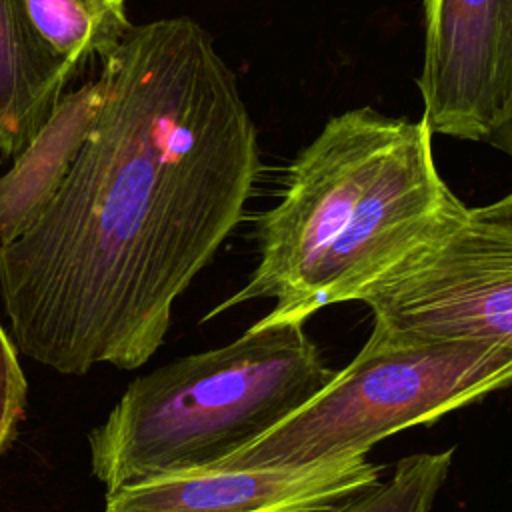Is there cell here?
I'll return each mask as SVG.
<instances>
[{"instance_id":"cell-1","label":"cell","mask_w":512,"mask_h":512,"mask_svg":"<svg viewBox=\"0 0 512 512\" xmlns=\"http://www.w3.org/2000/svg\"><path fill=\"white\" fill-rule=\"evenodd\" d=\"M64 182L0 246L18 348L60 374L142 366L176 298L236 228L260 172L236 74L188 16L134 24Z\"/></svg>"},{"instance_id":"cell-2","label":"cell","mask_w":512,"mask_h":512,"mask_svg":"<svg viewBox=\"0 0 512 512\" xmlns=\"http://www.w3.org/2000/svg\"><path fill=\"white\" fill-rule=\"evenodd\" d=\"M428 124L370 106L332 116L288 164L258 218V264L204 316L272 298L258 324L304 322L364 288L468 206L438 172Z\"/></svg>"},{"instance_id":"cell-3","label":"cell","mask_w":512,"mask_h":512,"mask_svg":"<svg viewBox=\"0 0 512 512\" xmlns=\"http://www.w3.org/2000/svg\"><path fill=\"white\" fill-rule=\"evenodd\" d=\"M332 374L304 322H256L220 348L132 380L90 432L92 472L114 490L214 464L282 422Z\"/></svg>"},{"instance_id":"cell-4","label":"cell","mask_w":512,"mask_h":512,"mask_svg":"<svg viewBox=\"0 0 512 512\" xmlns=\"http://www.w3.org/2000/svg\"><path fill=\"white\" fill-rule=\"evenodd\" d=\"M512 384V350L482 340L422 338L372 324L360 352L300 408L214 462L308 466L368 454L380 440Z\"/></svg>"},{"instance_id":"cell-5","label":"cell","mask_w":512,"mask_h":512,"mask_svg":"<svg viewBox=\"0 0 512 512\" xmlns=\"http://www.w3.org/2000/svg\"><path fill=\"white\" fill-rule=\"evenodd\" d=\"M358 300L388 330L512 350V226L466 208Z\"/></svg>"},{"instance_id":"cell-6","label":"cell","mask_w":512,"mask_h":512,"mask_svg":"<svg viewBox=\"0 0 512 512\" xmlns=\"http://www.w3.org/2000/svg\"><path fill=\"white\" fill-rule=\"evenodd\" d=\"M416 88L432 134L488 144L512 98V0H424Z\"/></svg>"},{"instance_id":"cell-7","label":"cell","mask_w":512,"mask_h":512,"mask_svg":"<svg viewBox=\"0 0 512 512\" xmlns=\"http://www.w3.org/2000/svg\"><path fill=\"white\" fill-rule=\"evenodd\" d=\"M378 482L366 454L308 466L206 464L106 490L102 512H322Z\"/></svg>"},{"instance_id":"cell-8","label":"cell","mask_w":512,"mask_h":512,"mask_svg":"<svg viewBox=\"0 0 512 512\" xmlns=\"http://www.w3.org/2000/svg\"><path fill=\"white\" fill-rule=\"evenodd\" d=\"M102 102L100 78L64 92L48 122L0 176V246L44 210L72 168Z\"/></svg>"},{"instance_id":"cell-9","label":"cell","mask_w":512,"mask_h":512,"mask_svg":"<svg viewBox=\"0 0 512 512\" xmlns=\"http://www.w3.org/2000/svg\"><path fill=\"white\" fill-rule=\"evenodd\" d=\"M74 74L26 28L14 0H0V154L14 158L48 122Z\"/></svg>"},{"instance_id":"cell-10","label":"cell","mask_w":512,"mask_h":512,"mask_svg":"<svg viewBox=\"0 0 512 512\" xmlns=\"http://www.w3.org/2000/svg\"><path fill=\"white\" fill-rule=\"evenodd\" d=\"M32 38L72 74L112 54L134 26L126 0H14Z\"/></svg>"},{"instance_id":"cell-11","label":"cell","mask_w":512,"mask_h":512,"mask_svg":"<svg viewBox=\"0 0 512 512\" xmlns=\"http://www.w3.org/2000/svg\"><path fill=\"white\" fill-rule=\"evenodd\" d=\"M452 448L412 454L396 462L388 480L354 494L322 512H432L448 476Z\"/></svg>"},{"instance_id":"cell-12","label":"cell","mask_w":512,"mask_h":512,"mask_svg":"<svg viewBox=\"0 0 512 512\" xmlns=\"http://www.w3.org/2000/svg\"><path fill=\"white\" fill-rule=\"evenodd\" d=\"M26 378L16 348L0 324V454L10 446L26 408Z\"/></svg>"},{"instance_id":"cell-13","label":"cell","mask_w":512,"mask_h":512,"mask_svg":"<svg viewBox=\"0 0 512 512\" xmlns=\"http://www.w3.org/2000/svg\"><path fill=\"white\" fill-rule=\"evenodd\" d=\"M488 144L512 156V98H510L508 106L504 108ZM472 214L478 216V218H484V220H492V222L512 226V190L506 196H502V198H498V200H494L486 206L472 208Z\"/></svg>"}]
</instances>
